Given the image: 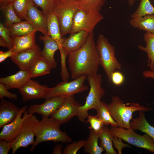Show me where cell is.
<instances>
[{"label":"cell","mask_w":154,"mask_h":154,"mask_svg":"<svg viewBox=\"0 0 154 154\" xmlns=\"http://www.w3.org/2000/svg\"><path fill=\"white\" fill-rule=\"evenodd\" d=\"M68 56L69 69L72 78L76 79L84 74L88 76L97 74L100 64L93 32L89 33L81 47L70 52Z\"/></svg>","instance_id":"obj_1"},{"label":"cell","mask_w":154,"mask_h":154,"mask_svg":"<svg viewBox=\"0 0 154 154\" xmlns=\"http://www.w3.org/2000/svg\"><path fill=\"white\" fill-rule=\"evenodd\" d=\"M60 125L50 117L42 116L41 120L37 122L33 127L36 139L32 145L30 151H33L37 145L44 142H72V139L65 132L60 129Z\"/></svg>","instance_id":"obj_2"},{"label":"cell","mask_w":154,"mask_h":154,"mask_svg":"<svg viewBox=\"0 0 154 154\" xmlns=\"http://www.w3.org/2000/svg\"><path fill=\"white\" fill-rule=\"evenodd\" d=\"M106 106L111 115L119 125L126 129H130V123L133 119V113L137 111L144 112L152 110L151 108L143 106L137 103L125 104L118 96H114L112 102Z\"/></svg>","instance_id":"obj_3"},{"label":"cell","mask_w":154,"mask_h":154,"mask_svg":"<svg viewBox=\"0 0 154 154\" xmlns=\"http://www.w3.org/2000/svg\"><path fill=\"white\" fill-rule=\"evenodd\" d=\"M87 79L90 87V91L85 103L79 108L77 115L79 121L82 122L86 121L89 110L94 109L96 110L98 109L101 102V99L105 93V90L101 86V74L87 76Z\"/></svg>","instance_id":"obj_4"},{"label":"cell","mask_w":154,"mask_h":154,"mask_svg":"<svg viewBox=\"0 0 154 154\" xmlns=\"http://www.w3.org/2000/svg\"><path fill=\"white\" fill-rule=\"evenodd\" d=\"M100 65L103 68L109 82H111V77L116 70L121 69V65L115 56L114 47L103 34H100L96 44Z\"/></svg>","instance_id":"obj_5"},{"label":"cell","mask_w":154,"mask_h":154,"mask_svg":"<svg viewBox=\"0 0 154 154\" xmlns=\"http://www.w3.org/2000/svg\"><path fill=\"white\" fill-rule=\"evenodd\" d=\"M79 9L77 1L55 0L52 13L57 19L62 37L70 33L74 15Z\"/></svg>","instance_id":"obj_6"},{"label":"cell","mask_w":154,"mask_h":154,"mask_svg":"<svg viewBox=\"0 0 154 154\" xmlns=\"http://www.w3.org/2000/svg\"><path fill=\"white\" fill-rule=\"evenodd\" d=\"M87 77L86 75H83L72 81H63L55 87H48L44 99L74 95L87 90L88 87L84 84Z\"/></svg>","instance_id":"obj_7"},{"label":"cell","mask_w":154,"mask_h":154,"mask_svg":"<svg viewBox=\"0 0 154 154\" xmlns=\"http://www.w3.org/2000/svg\"><path fill=\"white\" fill-rule=\"evenodd\" d=\"M104 19V17L99 11H85L79 9L74 15L70 34L82 31L89 33L93 32L95 26Z\"/></svg>","instance_id":"obj_8"},{"label":"cell","mask_w":154,"mask_h":154,"mask_svg":"<svg viewBox=\"0 0 154 154\" xmlns=\"http://www.w3.org/2000/svg\"><path fill=\"white\" fill-rule=\"evenodd\" d=\"M110 130L114 136L137 147L145 149L154 153V140L145 133L139 135L131 129H126L118 126L112 127Z\"/></svg>","instance_id":"obj_9"},{"label":"cell","mask_w":154,"mask_h":154,"mask_svg":"<svg viewBox=\"0 0 154 154\" xmlns=\"http://www.w3.org/2000/svg\"><path fill=\"white\" fill-rule=\"evenodd\" d=\"M39 121L37 116L33 114H31L25 120L19 133L11 142L12 154H15L19 148H27L34 143L35 135L33 127Z\"/></svg>","instance_id":"obj_10"},{"label":"cell","mask_w":154,"mask_h":154,"mask_svg":"<svg viewBox=\"0 0 154 154\" xmlns=\"http://www.w3.org/2000/svg\"><path fill=\"white\" fill-rule=\"evenodd\" d=\"M82 106L76 100L74 95L68 96L62 105L50 117L60 124L66 123L77 116L79 108Z\"/></svg>","instance_id":"obj_11"},{"label":"cell","mask_w":154,"mask_h":154,"mask_svg":"<svg viewBox=\"0 0 154 154\" xmlns=\"http://www.w3.org/2000/svg\"><path fill=\"white\" fill-rule=\"evenodd\" d=\"M27 106L21 108L17 117L13 121L4 126L0 133V140L11 142L19 133L25 120L31 114L27 113Z\"/></svg>","instance_id":"obj_12"},{"label":"cell","mask_w":154,"mask_h":154,"mask_svg":"<svg viewBox=\"0 0 154 154\" xmlns=\"http://www.w3.org/2000/svg\"><path fill=\"white\" fill-rule=\"evenodd\" d=\"M67 96L56 97L46 99L44 102L41 104L30 105L26 111L30 114L36 113L42 116L48 117L62 105Z\"/></svg>","instance_id":"obj_13"},{"label":"cell","mask_w":154,"mask_h":154,"mask_svg":"<svg viewBox=\"0 0 154 154\" xmlns=\"http://www.w3.org/2000/svg\"><path fill=\"white\" fill-rule=\"evenodd\" d=\"M25 20L30 23L36 29L44 36L48 35L47 16L42 11L36 7L34 2L29 5L27 11Z\"/></svg>","instance_id":"obj_14"},{"label":"cell","mask_w":154,"mask_h":154,"mask_svg":"<svg viewBox=\"0 0 154 154\" xmlns=\"http://www.w3.org/2000/svg\"><path fill=\"white\" fill-rule=\"evenodd\" d=\"M41 52L40 48L37 45L15 54L10 59L20 70H28L33 62L41 56Z\"/></svg>","instance_id":"obj_15"},{"label":"cell","mask_w":154,"mask_h":154,"mask_svg":"<svg viewBox=\"0 0 154 154\" xmlns=\"http://www.w3.org/2000/svg\"><path fill=\"white\" fill-rule=\"evenodd\" d=\"M47 86L41 85L38 82L29 79L19 91L24 102L35 99L45 98Z\"/></svg>","instance_id":"obj_16"},{"label":"cell","mask_w":154,"mask_h":154,"mask_svg":"<svg viewBox=\"0 0 154 154\" xmlns=\"http://www.w3.org/2000/svg\"><path fill=\"white\" fill-rule=\"evenodd\" d=\"M31 78L28 70H20L15 74L0 78V82L4 84L8 89L22 88Z\"/></svg>","instance_id":"obj_17"},{"label":"cell","mask_w":154,"mask_h":154,"mask_svg":"<svg viewBox=\"0 0 154 154\" xmlns=\"http://www.w3.org/2000/svg\"><path fill=\"white\" fill-rule=\"evenodd\" d=\"M89 34L82 31L70 34L67 38H63L62 46L66 53L68 55L81 47L85 43Z\"/></svg>","instance_id":"obj_18"},{"label":"cell","mask_w":154,"mask_h":154,"mask_svg":"<svg viewBox=\"0 0 154 154\" xmlns=\"http://www.w3.org/2000/svg\"><path fill=\"white\" fill-rule=\"evenodd\" d=\"M38 39L44 44L41 56L50 64L52 68H56L57 63L54 59V55L55 52L59 49L57 43L49 35L39 36Z\"/></svg>","instance_id":"obj_19"},{"label":"cell","mask_w":154,"mask_h":154,"mask_svg":"<svg viewBox=\"0 0 154 154\" xmlns=\"http://www.w3.org/2000/svg\"><path fill=\"white\" fill-rule=\"evenodd\" d=\"M21 110L11 102L1 100L0 103V128L9 123L17 117Z\"/></svg>","instance_id":"obj_20"},{"label":"cell","mask_w":154,"mask_h":154,"mask_svg":"<svg viewBox=\"0 0 154 154\" xmlns=\"http://www.w3.org/2000/svg\"><path fill=\"white\" fill-rule=\"evenodd\" d=\"M36 32L23 36L11 37L13 44L12 48L13 52L15 54L37 46L35 42Z\"/></svg>","instance_id":"obj_21"},{"label":"cell","mask_w":154,"mask_h":154,"mask_svg":"<svg viewBox=\"0 0 154 154\" xmlns=\"http://www.w3.org/2000/svg\"><path fill=\"white\" fill-rule=\"evenodd\" d=\"M47 27L48 35L57 43L60 53L64 51L62 46V38L60 28L57 19L52 13L47 16Z\"/></svg>","instance_id":"obj_22"},{"label":"cell","mask_w":154,"mask_h":154,"mask_svg":"<svg viewBox=\"0 0 154 154\" xmlns=\"http://www.w3.org/2000/svg\"><path fill=\"white\" fill-rule=\"evenodd\" d=\"M144 112L143 111H139L138 117L133 119L130 121V129L133 131H140L148 134L154 140V127L146 120Z\"/></svg>","instance_id":"obj_23"},{"label":"cell","mask_w":154,"mask_h":154,"mask_svg":"<svg viewBox=\"0 0 154 154\" xmlns=\"http://www.w3.org/2000/svg\"><path fill=\"white\" fill-rule=\"evenodd\" d=\"M52 67L43 57L40 56L37 59L29 68L31 78L43 76L49 74Z\"/></svg>","instance_id":"obj_24"},{"label":"cell","mask_w":154,"mask_h":154,"mask_svg":"<svg viewBox=\"0 0 154 154\" xmlns=\"http://www.w3.org/2000/svg\"><path fill=\"white\" fill-rule=\"evenodd\" d=\"M129 23L134 28L154 34V14L131 19Z\"/></svg>","instance_id":"obj_25"},{"label":"cell","mask_w":154,"mask_h":154,"mask_svg":"<svg viewBox=\"0 0 154 154\" xmlns=\"http://www.w3.org/2000/svg\"><path fill=\"white\" fill-rule=\"evenodd\" d=\"M145 46H138V48L146 52L148 57L147 66L150 70L154 69V34L147 32L144 35Z\"/></svg>","instance_id":"obj_26"},{"label":"cell","mask_w":154,"mask_h":154,"mask_svg":"<svg viewBox=\"0 0 154 154\" xmlns=\"http://www.w3.org/2000/svg\"><path fill=\"white\" fill-rule=\"evenodd\" d=\"M7 27L11 37L23 36L37 31L35 27L26 20L13 24Z\"/></svg>","instance_id":"obj_27"},{"label":"cell","mask_w":154,"mask_h":154,"mask_svg":"<svg viewBox=\"0 0 154 154\" xmlns=\"http://www.w3.org/2000/svg\"><path fill=\"white\" fill-rule=\"evenodd\" d=\"M100 145L105 151L106 154H117L113 146L114 136L110 129L106 126L99 133Z\"/></svg>","instance_id":"obj_28"},{"label":"cell","mask_w":154,"mask_h":154,"mask_svg":"<svg viewBox=\"0 0 154 154\" xmlns=\"http://www.w3.org/2000/svg\"><path fill=\"white\" fill-rule=\"evenodd\" d=\"M99 134L91 130L84 147L85 153L89 154H101L104 150L99 145Z\"/></svg>","instance_id":"obj_29"},{"label":"cell","mask_w":154,"mask_h":154,"mask_svg":"<svg viewBox=\"0 0 154 154\" xmlns=\"http://www.w3.org/2000/svg\"><path fill=\"white\" fill-rule=\"evenodd\" d=\"M107 104L101 101L98 108L96 110L97 115L101 119L106 125H110L112 127L119 126L117 123L113 119L109 112Z\"/></svg>","instance_id":"obj_30"},{"label":"cell","mask_w":154,"mask_h":154,"mask_svg":"<svg viewBox=\"0 0 154 154\" xmlns=\"http://www.w3.org/2000/svg\"><path fill=\"white\" fill-rule=\"evenodd\" d=\"M154 14V7L149 0H140L136 10L131 15V19Z\"/></svg>","instance_id":"obj_31"},{"label":"cell","mask_w":154,"mask_h":154,"mask_svg":"<svg viewBox=\"0 0 154 154\" xmlns=\"http://www.w3.org/2000/svg\"><path fill=\"white\" fill-rule=\"evenodd\" d=\"M1 10L3 13L4 25L7 27L22 21L15 13L13 7L12 3L7 4Z\"/></svg>","instance_id":"obj_32"},{"label":"cell","mask_w":154,"mask_h":154,"mask_svg":"<svg viewBox=\"0 0 154 154\" xmlns=\"http://www.w3.org/2000/svg\"><path fill=\"white\" fill-rule=\"evenodd\" d=\"M33 2V0H15L12 3L15 13L21 20L25 19L28 8L30 5Z\"/></svg>","instance_id":"obj_33"},{"label":"cell","mask_w":154,"mask_h":154,"mask_svg":"<svg viewBox=\"0 0 154 154\" xmlns=\"http://www.w3.org/2000/svg\"><path fill=\"white\" fill-rule=\"evenodd\" d=\"M106 0H77L80 9L85 11L94 10L100 12Z\"/></svg>","instance_id":"obj_34"},{"label":"cell","mask_w":154,"mask_h":154,"mask_svg":"<svg viewBox=\"0 0 154 154\" xmlns=\"http://www.w3.org/2000/svg\"><path fill=\"white\" fill-rule=\"evenodd\" d=\"M0 45L8 48H12L13 44L9 30L4 24H0Z\"/></svg>","instance_id":"obj_35"},{"label":"cell","mask_w":154,"mask_h":154,"mask_svg":"<svg viewBox=\"0 0 154 154\" xmlns=\"http://www.w3.org/2000/svg\"><path fill=\"white\" fill-rule=\"evenodd\" d=\"M86 123H88L90 126L89 128L95 132H100L105 125L101 119L97 115L95 116L88 115L87 117Z\"/></svg>","instance_id":"obj_36"},{"label":"cell","mask_w":154,"mask_h":154,"mask_svg":"<svg viewBox=\"0 0 154 154\" xmlns=\"http://www.w3.org/2000/svg\"><path fill=\"white\" fill-rule=\"evenodd\" d=\"M55 0H33L37 7H40L46 16L52 13Z\"/></svg>","instance_id":"obj_37"},{"label":"cell","mask_w":154,"mask_h":154,"mask_svg":"<svg viewBox=\"0 0 154 154\" xmlns=\"http://www.w3.org/2000/svg\"><path fill=\"white\" fill-rule=\"evenodd\" d=\"M86 141L82 139L77 141H74L66 145L64 149V154H75L81 148L84 147Z\"/></svg>","instance_id":"obj_38"},{"label":"cell","mask_w":154,"mask_h":154,"mask_svg":"<svg viewBox=\"0 0 154 154\" xmlns=\"http://www.w3.org/2000/svg\"><path fill=\"white\" fill-rule=\"evenodd\" d=\"M8 89L3 84L0 83V98L1 100L4 97H7L12 100H17L18 96L15 94L10 92Z\"/></svg>","instance_id":"obj_39"},{"label":"cell","mask_w":154,"mask_h":154,"mask_svg":"<svg viewBox=\"0 0 154 154\" xmlns=\"http://www.w3.org/2000/svg\"><path fill=\"white\" fill-rule=\"evenodd\" d=\"M125 78L123 74L120 72L114 71L112 74L111 81L114 85L119 86L124 82Z\"/></svg>","instance_id":"obj_40"},{"label":"cell","mask_w":154,"mask_h":154,"mask_svg":"<svg viewBox=\"0 0 154 154\" xmlns=\"http://www.w3.org/2000/svg\"><path fill=\"white\" fill-rule=\"evenodd\" d=\"M11 149V142L5 140L0 141V154H7Z\"/></svg>","instance_id":"obj_41"},{"label":"cell","mask_w":154,"mask_h":154,"mask_svg":"<svg viewBox=\"0 0 154 154\" xmlns=\"http://www.w3.org/2000/svg\"><path fill=\"white\" fill-rule=\"evenodd\" d=\"M122 139L119 137L114 136L113 142L114 147L117 149L119 151V154H121V150L124 147H129V146L127 144H125L122 142Z\"/></svg>","instance_id":"obj_42"},{"label":"cell","mask_w":154,"mask_h":154,"mask_svg":"<svg viewBox=\"0 0 154 154\" xmlns=\"http://www.w3.org/2000/svg\"><path fill=\"white\" fill-rule=\"evenodd\" d=\"M15 53L13 52V48L9 49L6 52H3L2 51H0V63L4 61L7 58L11 57L13 56Z\"/></svg>","instance_id":"obj_43"},{"label":"cell","mask_w":154,"mask_h":154,"mask_svg":"<svg viewBox=\"0 0 154 154\" xmlns=\"http://www.w3.org/2000/svg\"><path fill=\"white\" fill-rule=\"evenodd\" d=\"M142 75L145 78H151L154 79V69L144 71L143 72Z\"/></svg>","instance_id":"obj_44"},{"label":"cell","mask_w":154,"mask_h":154,"mask_svg":"<svg viewBox=\"0 0 154 154\" xmlns=\"http://www.w3.org/2000/svg\"><path fill=\"white\" fill-rule=\"evenodd\" d=\"M63 146L60 144H57L55 145L54 147L52 154H61L63 153L62 149Z\"/></svg>","instance_id":"obj_45"},{"label":"cell","mask_w":154,"mask_h":154,"mask_svg":"<svg viewBox=\"0 0 154 154\" xmlns=\"http://www.w3.org/2000/svg\"><path fill=\"white\" fill-rule=\"evenodd\" d=\"M15 0H0V8L1 10L7 5L13 3Z\"/></svg>","instance_id":"obj_46"},{"label":"cell","mask_w":154,"mask_h":154,"mask_svg":"<svg viewBox=\"0 0 154 154\" xmlns=\"http://www.w3.org/2000/svg\"><path fill=\"white\" fill-rule=\"evenodd\" d=\"M129 6L133 5L135 4L136 0H127Z\"/></svg>","instance_id":"obj_47"},{"label":"cell","mask_w":154,"mask_h":154,"mask_svg":"<svg viewBox=\"0 0 154 154\" xmlns=\"http://www.w3.org/2000/svg\"><path fill=\"white\" fill-rule=\"evenodd\" d=\"M153 123H154V119L153 120Z\"/></svg>","instance_id":"obj_48"},{"label":"cell","mask_w":154,"mask_h":154,"mask_svg":"<svg viewBox=\"0 0 154 154\" xmlns=\"http://www.w3.org/2000/svg\"><path fill=\"white\" fill-rule=\"evenodd\" d=\"M75 0L77 1V0Z\"/></svg>","instance_id":"obj_49"},{"label":"cell","mask_w":154,"mask_h":154,"mask_svg":"<svg viewBox=\"0 0 154 154\" xmlns=\"http://www.w3.org/2000/svg\"></svg>","instance_id":"obj_50"}]
</instances>
